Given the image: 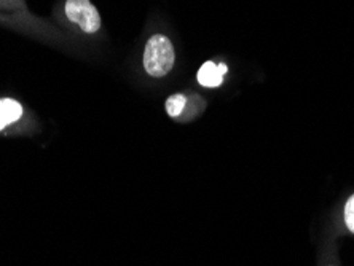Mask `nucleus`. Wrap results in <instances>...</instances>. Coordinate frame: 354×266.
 Instances as JSON below:
<instances>
[{"label":"nucleus","instance_id":"1","mask_svg":"<svg viewBox=\"0 0 354 266\" xmlns=\"http://www.w3.org/2000/svg\"><path fill=\"white\" fill-rule=\"evenodd\" d=\"M174 48L168 37L157 34L145 45L144 67L149 75L165 77L174 66Z\"/></svg>","mask_w":354,"mask_h":266},{"label":"nucleus","instance_id":"2","mask_svg":"<svg viewBox=\"0 0 354 266\" xmlns=\"http://www.w3.org/2000/svg\"><path fill=\"white\" fill-rule=\"evenodd\" d=\"M66 17L72 23L79 24L86 34H95L101 29V17L90 0H67Z\"/></svg>","mask_w":354,"mask_h":266},{"label":"nucleus","instance_id":"3","mask_svg":"<svg viewBox=\"0 0 354 266\" xmlns=\"http://www.w3.org/2000/svg\"><path fill=\"white\" fill-rule=\"evenodd\" d=\"M23 115V107L15 99H0V131L8 124L18 122Z\"/></svg>","mask_w":354,"mask_h":266},{"label":"nucleus","instance_id":"4","mask_svg":"<svg viewBox=\"0 0 354 266\" xmlns=\"http://www.w3.org/2000/svg\"><path fill=\"white\" fill-rule=\"evenodd\" d=\"M222 78L223 75L218 72L217 64H214L212 61L205 62L198 70V82L200 85L206 86V88H216L222 85Z\"/></svg>","mask_w":354,"mask_h":266},{"label":"nucleus","instance_id":"5","mask_svg":"<svg viewBox=\"0 0 354 266\" xmlns=\"http://www.w3.org/2000/svg\"><path fill=\"white\" fill-rule=\"evenodd\" d=\"M185 104H187L185 96L182 95L171 96L168 101H166V112H168L169 117H179V115L184 112Z\"/></svg>","mask_w":354,"mask_h":266},{"label":"nucleus","instance_id":"6","mask_svg":"<svg viewBox=\"0 0 354 266\" xmlns=\"http://www.w3.org/2000/svg\"><path fill=\"white\" fill-rule=\"evenodd\" d=\"M345 222L348 228L351 229L354 233V195L350 198V201L346 202V207H345Z\"/></svg>","mask_w":354,"mask_h":266},{"label":"nucleus","instance_id":"7","mask_svg":"<svg viewBox=\"0 0 354 266\" xmlns=\"http://www.w3.org/2000/svg\"><path fill=\"white\" fill-rule=\"evenodd\" d=\"M217 67H218V72H221L222 75H225L228 72V67L225 64H217Z\"/></svg>","mask_w":354,"mask_h":266}]
</instances>
